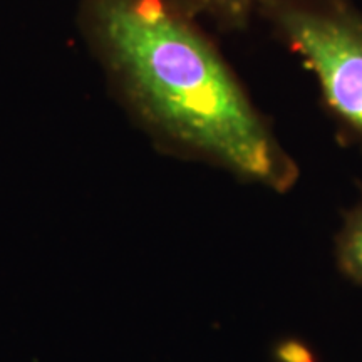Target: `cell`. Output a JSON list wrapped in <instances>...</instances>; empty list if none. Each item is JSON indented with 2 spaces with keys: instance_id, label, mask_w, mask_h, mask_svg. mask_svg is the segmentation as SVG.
Instances as JSON below:
<instances>
[{
  "instance_id": "277c9868",
  "label": "cell",
  "mask_w": 362,
  "mask_h": 362,
  "mask_svg": "<svg viewBox=\"0 0 362 362\" xmlns=\"http://www.w3.org/2000/svg\"><path fill=\"white\" fill-rule=\"evenodd\" d=\"M336 262L344 277L362 285V194L336 235Z\"/></svg>"
},
{
  "instance_id": "5b68a950",
  "label": "cell",
  "mask_w": 362,
  "mask_h": 362,
  "mask_svg": "<svg viewBox=\"0 0 362 362\" xmlns=\"http://www.w3.org/2000/svg\"><path fill=\"white\" fill-rule=\"evenodd\" d=\"M275 362H319L309 344L298 337H284L272 351Z\"/></svg>"
},
{
  "instance_id": "7a4b0ae2",
  "label": "cell",
  "mask_w": 362,
  "mask_h": 362,
  "mask_svg": "<svg viewBox=\"0 0 362 362\" xmlns=\"http://www.w3.org/2000/svg\"><path fill=\"white\" fill-rule=\"evenodd\" d=\"M257 16L319 84L327 110L362 139V12L352 0H257Z\"/></svg>"
},
{
  "instance_id": "3957f363",
  "label": "cell",
  "mask_w": 362,
  "mask_h": 362,
  "mask_svg": "<svg viewBox=\"0 0 362 362\" xmlns=\"http://www.w3.org/2000/svg\"><path fill=\"white\" fill-rule=\"evenodd\" d=\"M192 16L215 24L220 30L233 33L250 25L257 16V0H176Z\"/></svg>"
},
{
  "instance_id": "6da1fadb",
  "label": "cell",
  "mask_w": 362,
  "mask_h": 362,
  "mask_svg": "<svg viewBox=\"0 0 362 362\" xmlns=\"http://www.w3.org/2000/svg\"><path fill=\"white\" fill-rule=\"evenodd\" d=\"M78 29L117 103L161 151L275 193L296 187V160L181 4L79 0Z\"/></svg>"
}]
</instances>
